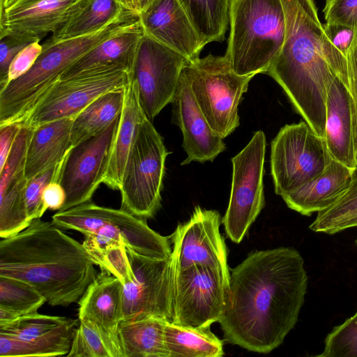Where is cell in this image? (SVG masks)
Returning a JSON list of instances; mask_svg holds the SVG:
<instances>
[{
    "label": "cell",
    "instance_id": "obj_1",
    "mask_svg": "<svg viewBox=\"0 0 357 357\" xmlns=\"http://www.w3.org/2000/svg\"><path fill=\"white\" fill-rule=\"evenodd\" d=\"M307 288L304 260L289 247L255 251L231 269L220 328L227 342L268 354L297 323Z\"/></svg>",
    "mask_w": 357,
    "mask_h": 357
},
{
    "label": "cell",
    "instance_id": "obj_2",
    "mask_svg": "<svg viewBox=\"0 0 357 357\" xmlns=\"http://www.w3.org/2000/svg\"><path fill=\"white\" fill-rule=\"evenodd\" d=\"M52 223L33 220L20 232L0 241V276L25 282L52 306L79 301L96 276L93 256Z\"/></svg>",
    "mask_w": 357,
    "mask_h": 357
},
{
    "label": "cell",
    "instance_id": "obj_3",
    "mask_svg": "<svg viewBox=\"0 0 357 357\" xmlns=\"http://www.w3.org/2000/svg\"><path fill=\"white\" fill-rule=\"evenodd\" d=\"M286 31L282 47L266 73L283 89L294 110L309 124L323 122L336 75L326 61L323 25L314 0H281Z\"/></svg>",
    "mask_w": 357,
    "mask_h": 357
},
{
    "label": "cell",
    "instance_id": "obj_4",
    "mask_svg": "<svg viewBox=\"0 0 357 357\" xmlns=\"http://www.w3.org/2000/svg\"><path fill=\"white\" fill-rule=\"evenodd\" d=\"M137 20V15L128 12L88 34L68 38L51 36L42 45V52L31 68L0 89V126L23 123L70 65Z\"/></svg>",
    "mask_w": 357,
    "mask_h": 357
},
{
    "label": "cell",
    "instance_id": "obj_5",
    "mask_svg": "<svg viewBox=\"0 0 357 357\" xmlns=\"http://www.w3.org/2000/svg\"><path fill=\"white\" fill-rule=\"evenodd\" d=\"M225 56L239 75L266 73L285 37L281 0H232Z\"/></svg>",
    "mask_w": 357,
    "mask_h": 357
},
{
    "label": "cell",
    "instance_id": "obj_6",
    "mask_svg": "<svg viewBox=\"0 0 357 357\" xmlns=\"http://www.w3.org/2000/svg\"><path fill=\"white\" fill-rule=\"evenodd\" d=\"M103 264L122 283L123 321L155 317L172 322L174 273L172 257L144 256L122 244L106 252Z\"/></svg>",
    "mask_w": 357,
    "mask_h": 357
},
{
    "label": "cell",
    "instance_id": "obj_7",
    "mask_svg": "<svg viewBox=\"0 0 357 357\" xmlns=\"http://www.w3.org/2000/svg\"><path fill=\"white\" fill-rule=\"evenodd\" d=\"M183 71L211 127L229 136L240 124L238 105L254 75L236 74L225 54L188 61Z\"/></svg>",
    "mask_w": 357,
    "mask_h": 357
},
{
    "label": "cell",
    "instance_id": "obj_8",
    "mask_svg": "<svg viewBox=\"0 0 357 357\" xmlns=\"http://www.w3.org/2000/svg\"><path fill=\"white\" fill-rule=\"evenodd\" d=\"M52 222L61 229H72L86 236H98L123 243L126 248L150 257H172L170 236L151 229L146 220L120 208L96 205L91 201L52 216Z\"/></svg>",
    "mask_w": 357,
    "mask_h": 357
},
{
    "label": "cell",
    "instance_id": "obj_9",
    "mask_svg": "<svg viewBox=\"0 0 357 357\" xmlns=\"http://www.w3.org/2000/svg\"><path fill=\"white\" fill-rule=\"evenodd\" d=\"M169 154L162 137L145 117L138 126L124 169L121 209L144 220L155 215L160 207Z\"/></svg>",
    "mask_w": 357,
    "mask_h": 357
},
{
    "label": "cell",
    "instance_id": "obj_10",
    "mask_svg": "<svg viewBox=\"0 0 357 357\" xmlns=\"http://www.w3.org/2000/svg\"><path fill=\"white\" fill-rule=\"evenodd\" d=\"M333 158L324 137L304 121L287 124L271 142V172L282 196L321 174Z\"/></svg>",
    "mask_w": 357,
    "mask_h": 357
},
{
    "label": "cell",
    "instance_id": "obj_11",
    "mask_svg": "<svg viewBox=\"0 0 357 357\" xmlns=\"http://www.w3.org/2000/svg\"><path fill=\"white\" fill-rule=\"evenodd\" d=\"M229 280L210 265L174 269L172 323L193 328L219 323L228 301Z\"/></svg>",
    "mask_w": 357,
    "mask_h": 357
},
{
    "label": "cell",
    "instance_id": "obj_12",
    "mask_svg": "<svg viewBox=\"0 0 357 357\" xmlns=\"http://www.w3.org/2000/svg\"><path fill=\"white\" fill-rule=\"evenodd\" d=\"M266 140L262 130L231 158L230 198L222 219L227 237L239 243L265 206L263 178Z\"/></svg>",
    "mask_w": 357,
    "mask_h": 357
},
{
    "label": "cell",
    "instance_id": "obj_13",
    "mask_svg": "<svg viewBox=\"0 0 357 357\" xmlns=\"http://www.w3.org/2000/svg\"><path fill=\"white\" fill-rule=\"evenodd\" d=\"M188 61L144 34L130 75L137 84L140 106L150 121L173 102Z\"/></svg>",
    "mask_w": 357,
    "mask_h": 357
},
{
    "label": "cell",
    "instance_id": "obj_14",
    "mask_svg": "<svg viewBox=\"0 0 357 357\" xmlns=\"http://www.w3.org/2000/svg\"><path fill=\"white\" fill-rule=\"evenodd\" d=\"M130 77L128 70H105L59 79L20 125L33 129L52 121L75 117L100 96L123 89Z\"/></svg>",
    "mask_w": 357,
    "mask_h": 357
},
{
    "label": "cell",
    "instance_id": "obj_15",
    "mask_svg": "<svg viewBox=\"0 0 357 357\" xmlns=\"http://www.w3.org/2000/svg\"><path fill=\"white\" fill-rule=\"evenodd\" d=\"M119 119L120 116L103 130L73 146L68 152L58 181L66 198L59 211L91 201L102 183Z\"/></svg>",
    "mask_w": 357,
    "mask_h": 357
},
{
    "label": "cell",
    "instance_id": "obj_16",
    "mask_svg": "<svg viewBox=\"0 0 357 357\" xmlns=\"http://www.w3.org/2000/svg\"><path fill=\"white\" fill-rule=\"evenodd\" d=\"M220 225V215L217 211L196 206L190 220L179 224L169 236L174 268L210 265L230 277L227 248Z\"/></svg>",
    "mask_w": 357,
    "mask_h": 357
},
{
    "label": "cell",
    "instance_id": "obj_17",
    "mask_svg": "<svg viewBox=\"0 0 357 357\" xmlns=\"http://www.w3.org/2000/svg\"><path fill=\"white\" fill-rule=\"evenodd\" d=\"M144 34L189 61L204 47L178 0H152L138 14Z\"/></svg>",
    "mask_w": 357,
    "mask_h": 357
},
{
    "label": "cell",
    "instance_id": "obj_18",
    "mask_svg": "<svg viewBox=\"0 0 357 357\" xmlns=\"http://www.w3.org/2000/svg\"><path fill=\"white\" fill-rule=\"evenodd\" d=\"M172 103L173 121L182 132V147L187 155L181 165L213 161L226 150L223 138L211 127L200 109L183 71Z\"/></svg>",
    "mask_w": 357,
    "mask_h": 357
},
{
    "label": "cell",
    "instance_id": "obj_19",
    "mask_svg": "<svg viewBox=\"0 0 357 357\" xmlns=\"http://www.w3.org/2000/svg\"><path fill=\"white\" fill-rule=\"evenodd\" d=\"M86 0H17L0 10V36L15 35L40 41L73 17Z\"/></svg>",
    "mask_w": 357,
    "mask_h": 357
},
{
    "label": "cell",
    "instance_id": "obj_20",
    "mask_svg": "<svg viewBox=\"0 0 357 357\" xmlns=\"http://www.w3.org/2000/svg\"><path fill=\"white\" fill-rule=\"evenodd\" d=\"M79 319L90 322L100 333L113 357H122L118 328L123 321V285L100 268L78 301Z\"/></svg>",
    "mask_w": 357,
    "mask_h": 357
},
{
    "label": "cell",
    "instance_id": "obj_21",
    "mask_svg": "<svg viewBox=\"0 0 357 357\" xmlns=\"http://www.w3.org/2000/svg\"><path fill=\"white\" fill-rule=\"evenodd\" d=\"M324 139L332 158L352 169L357 167V109L337 77L327 96Z\"/></svg>",
    "mask_w": 357,
    "mask_h": 357
},
{
    "label": "cell",
    "instance_id": "obj_22",
    "mask_svg": "<svg viewBox=\"0 0 357 357\" xmlns=\"http://www.w3.org/2000/svg\"><path fill=\"white\" fill-rule=\"evenodd\" d=\"M143 36L137 20L75 61L64 71L60 79L105 70H125L131 73Z\"/></svg>",
    "mask_w": 357,
    "mask_h": 357
},
{
    "label": "cell",
    "instance_id": "obj_23",
    "mask_svg": "<svg viewBox=\"0 0 357 357\" xmlns=\"http://www.w3.org/2000/svg\"><path fill=\"white\" fill-rule=\"evenodd\" d=\"M351 174L352 169L333 158L321 174L282 198L289 208L310 216L330 207L344 193Z\"/></svg>",
    "mask_w": 357,
    "mask_h": 357
},
{
    "label": "cell",
    "instance_id": "obj_24",
    "mask_svg": "<svg viewBox=\"0 0 357 357\" xmlns=\"http://www.w3.org/2000/svg\"><path fill=\"white\" fill-rule=\"evenodd\" d=\"M146 117L140 106L137 87L130 77L124 87V102L102 183L120 190L126 161L139 123Z\"/></svg>",
    "mask_w": 357,
    "mask_h": 357
},
{
    "label": "cell",
    "instance_id": "obj_25",
    "mask_svg": "<svg viewBox=\"0 0 357 357\" xmlns=\"http://www.w3.org/2000/svg\"><path fill=\"white\" fill-rule=\"evenodd\" d=\"M73 118L52 121L33 129L24 168L28 181L65 158L73 146L70 132Z\"/></svg>",
    "mask_w": 357,
    "mask_h": 357
},
{
    "label": "cell",
    "instance_id": "obj_26",
    "mask_svg": "<svg viewBox=\"0 0 357 357\" xmlns=\"http://www.w3.org/2000/svg\"><path fill=\"white\" fill-rule=\"evenodd\" d=\"M167 321L155 317L122 321L118 328L122 357H168L164 340Z\"/></svg>",
    "mask_w": 357,
    "mask_h": 357
},
{
    "label": "cell",
    "instance_id": "obj_27",
    "mask_svg": "<svg viewBox=\"0 0 357 357\" xmlns=\"http://www.w3.org/2000/svg\"><path fill=\"white\" fill-rule=\"evenodd\" d=\"M164 340L168 357H221L223 342L210 327L193 328L167 321Z\"/></svg>",
    "mask_w": 357,
    "mask_h": 357
},
{
    "label": "cell",
    "instance_id": "obj_28",
    "mask_svg": "<svg viewBox=\"0 0 357 357\" xmlns=\"http://www.w3.org/2000/svg\"><path fill=\"white\" fill-rule=\"evenodd\" d=\"M79 319L33 340L23 341L0 333V357H52L69 353Z\"/></svg>",
    "mask_w": 357,
    "mask_h": 357
},
{
    "label": "cell",
    "instance_id": "obj_29",
    "mask_svg": "<svg viewBox=\"0 0 357 357\" xmlns=\"http://www.w3.org/2000/svg\"><path fill=\"white\" fill-rule=\"evenodd\" d=\"M124 102V88L108 91L95 99L77 114L72 123L73 146L99 133L120 116Z\"/></svg>",
    "mask_w": 357,
    "mask_h": 357
},
{
    "label": "cell",
    "instance_id": "obj_30",
    "mask_svg": "<svg viewBox=\"0 0 357 357\" xmlns=\"http://www.w3.org/2000/svg\"><path fill=\"white\" fill-rule=\"evenodd\" d=\"M28 180L24 171L0 175V237L13 236L27 227L24 192Z\"/></svg>",
    "mask_w": 357,
    "mask_h": 357
},
{
    "label": "cell",
    "instance_id": "obj_31",
    "mask_svg": "<svg viewBox=\"0 0 357 357\" xmlns=\"http://www.w3.org/2000/svg\"><path fill=\"white\" fill-rule=\"evenodd\" d=\"M205 46L222 42L229 25L232 0H178Z\"/></svg>",
    "mask_w": 357,
    "mask_h": 357
},
{
    "label": "cell",
    "instance_id": "obj_32",
    "mask_svg": "<svg viewBox=\"0 0 357 357\" xmlns=\"http://www.w3.org/2000/svg\"><path fill=\"white\" fill-rule=\"evenodd\" d=\"M128 12L130 11L126 9L119 0H86L79 10L52 37L68 38L88 34L102 29Z\"/></svg>",
    "mask_w": 357,
    "mask_h": 357
},
{
    "label": "cell",
    "instance_id": "obj_33",
    "mask_svg": "<svg viewBox=\"0 0 357 357\" xmlns=\"http://www.w3.org/2000/svg\"><path fill=\"white\" fill-rule=\"evenodd\" d=\"M357 217V167L344 193L330 207L318 213L310 225L315 232L334 234L346 229L349 222Z\"/></svg>",
    "mask_w": 357,
    "mask_h": 357
},
{
    "label": "cell",
    "instance_id": "obj_34",
    "mask_svg": "<svg viewBox=\"0 0 357 357\" xmlns=\"http://www.w3.org/2000/svg\"><path fill=\"white\" fill-rule=\"evenodd\" d=\"M45 303V298L28 283L0 276V308L9 311L16 318L38 312Z\"/></svg>",
    "mask_w": 357,
    "mask_h": 357
},
{
    "label": "cell",
    "instance_id": "obj_35",
    "mask_svg": "<svg viewBox=\"0 0 357 357\" xmlns=\"http://www.w3.org/2000/svg\"><path fill=\"white\" fill-rule=\"evenodd\" d=\"M70 318L50 316L38 312L26 314L0 324V333L23 341L47 335L66 324Z\"/></svg>",
    "mask_w": 357,
    "mask_h": 357
},
{
    "label": "cell",
    "instance_id": "obj_36",
    "mask_svg": "<svg viewBox=\"0 0 357 357\" xmlns=\"http://www.w3.org/2000/svg\"><path fill=\"white\" fill-rule=\"evenodd\" d=\"M320 357H357V311L333 328L324 340Z\"/></svg>",
    "mask_w": 357,
    "mask_h": 357
},
{
    "label": "cell",
    "instance_id": "obj_37",
    "mask_svg": "<svg viewBox=\"0 0 357 357\" xmlns=\"http://www.w3.org/2000/svg\"><path fill=\"white\" fill-rule=\"evenodd\" d=\"M68 357H113L98 331L89 321L79 320Z\"/></svg>",
    "mask_w": 357,
    "mask_h": 357
},
{
    "label": "cell",
    "instance_id": "obj_38",
    "mask_svg": "<svg viewBox=\"0 0 357 357\" xmlns=\"http://www.w3.org/2000/svg\"><path fill=\"white\" fill-rule=\"evenodd\" d=\"M64 159L27 181L24 197L28 217L31 222L36 218H40L45 213L42 198L43 191L49 183L59 181Z\"/></svg>",
    "mask_w": 357,
    "mask_h": 357
},
{
    "label": "cell",
    "instance_id": "obj_39",
    "mask_svg": "<svg viewBox=\"0 0 357 357\" xmlns=\"http://www.w3.org/2000/svg\"><path fill=\"white\" fill-rule=\"evenodd\" d=\"M321 43L344 55L357 44V31L344 25L326 22L323 25Z\"/></svg>",
    "mask_w": 357,
    "mask_h": 357
},
{
    "label": "cell",
    "instance_id": "obj_40",
    "mask_svg": "<svg viewBox=\"0 0 357 357\" xmlns=\"http://www.w3.org/2000/svg\"><path fill=\"white\" fill-rule=\"evenodd\" d=\"M35 41L38 40L15 35L0 36V89L7 84L8 70L13 59L24 47Z\"/></svg>",
    "mask_w": 357,
    "mask_h": 357
},
{
    "label": "cell",
    "instance_id": "obj_41",
    "mask_svg": "<svg viewBox=\"0 0 357 357\" xmlns=\"http://www.w3.org/2000/svg\"><path fill=\"white\" fill-rule=\"evenodd\" d=\"M326 22L347 26L357 31V0H326Z\"/></svg>",
    "mask_w": 357,
    "mask_h": 357
},
{
    "label": "cell",
    "instance_id": "obj_42",
    "mask_svg": "<svg viewBox=\"0 0 357 357\" xmlns=\"http://www.w3.org/2000/svg\"><path fill=\"white\" fill-rule=\"evenodd\" d=\"M42 49L40 42L35 41L26 45L15 56L9 67L6 85L31 68L40 54Z\"/></svg>",
    "mask_w": 357,
    "mask_h": 357
},
{
    "label": "cell",
    "instance_id": "obj_43",
    "mask_svg": "<svg viewBox=\"0 0 357 357\" xmlns=\"http://www.w3.org/2000/svg\"><path fill=\"white\" fill-rule=\"evenodd\" d=\"M42 198L43 211L45 213L47 209L61 210L65 204L66 195L59 181H53L45 187Z\"/></svg>",
    "mask_w": 357,
    "mask_h": 357
},
{
    "label": "cell",
    "instance_id": "obj_44",
    "mask_svg": "<svg viewBox=\"0 0 357 357\" xmlns=\"http://www.w3.org/2000/svg\"><path fill=\"white\" fill-rule=\"evenodd\" d=\"M20 128L21 125L17 123L0 126V171L7 160Z\"/></svg>",
    "mask_w": 357,
    "mask_h": 357
},
{
    "label": "cell",
    "instance_id": "obj_45",
    "mask_svg": "<svg viewBox=\"0 0 357 357\" xmlns=\"http://www.w3.org/2000/svg\"><path fill=\"white\" fill-rule=\"evenodd\" d=\"M123 7L128 10L138 15L139 9L137 0H119Z\"/></svg>",
    "mask_w": 357,
    "mask_h": 357
},
{
    "label": "cell",
    "instance_id": "obj_46",
    "mask_svg": "<svg viewBox=\"0 0 357 357\" xmlns=\"http://www.w3.org/2000/svg\"><path fill=\"white\" fill-rule=\"evenodd\" d=\"M17 0H0V10L6 9L13 5Z\"/></svg>",
    "mask_w": 357,
    "mask_h": 357
},
{
    "label": "cell",
    "instance_id": "obj_47",
    "mask_svg": "<svg viewBox=\"0 0 357 357\" xmlns=\"http://www.w3.org/2000/svg\"><path fill=\"white\" fill-rule=\"evenodd\" d=\"M152 0H137L139 11Z\"/></svg>",
    "mask_w": 357,
    "mask_h": 357
},
{
    "label": "cell",
    "instance_id": "obj_48",
    "mask_svg": "<svg viewBox=\"0 0 357 357\" xmlns=\"http://www.w3.org/2000/svg\"><path fill=\"white\" fill-rule=\"evenodd\" d=\"M355 227H357V217L347 223V225H346V229Z\"/></svg>",
    "mask_w": 357,
    "mask_h": 357
},
{
    "label": "cell",
    "instance_id": "obj_49",
    "mask_svg": "<svg viewBox=\"0 0 357 357\" xmlns=\"http://www.w3.org/2000/svg\"><path fill=\"white\" fill-rule=\"evenodd\" d=\"M355 243H356V246H357V238H356V240H355Z\"/></svg>",
    "mask_w": 357,
    "mask_h": 357
}]
</instances>
